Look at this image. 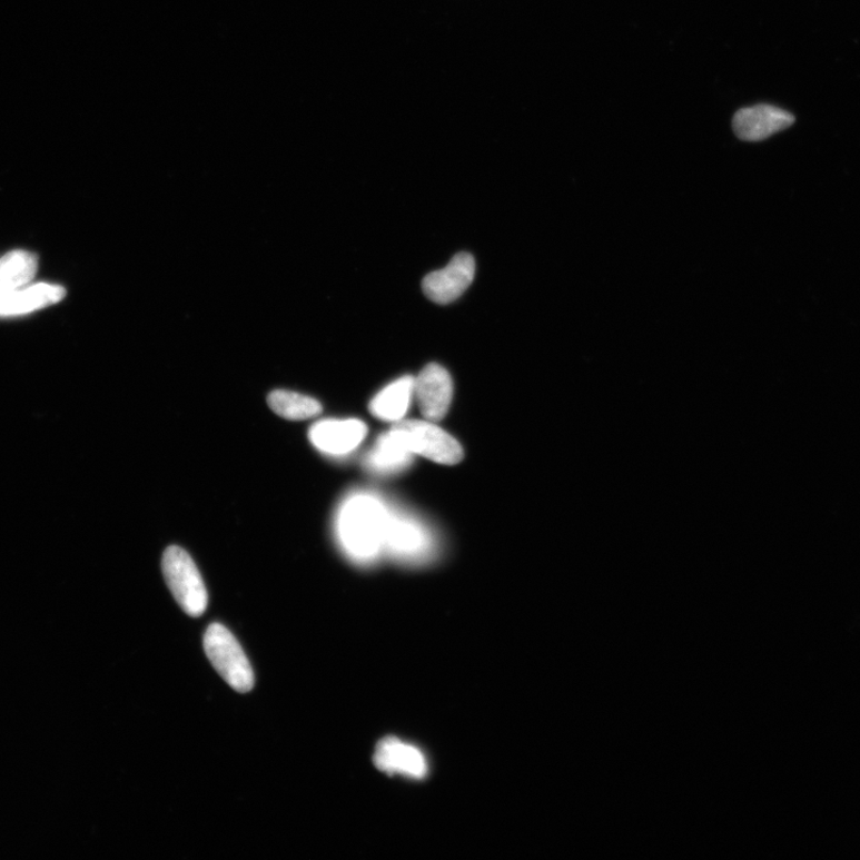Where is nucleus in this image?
Returning <instances> with one entry per match:
<instances>
[{
  "label": "nucleus",
  "instance_id": "12",
  "mask_svg": "<svg viewBox=\"0 0 860 860\" xmlns=\"http://www.w3.org/2000/svg\"><path fill=\"white\" fill-rule=\"evenodd\" d=\"M38 271V256L13 250L0 258V298L29 285Z\"/></svg>",
  "mask_w": 860,
  "mask_h": 860
},
{
  "label": "nucleus",
  "instance_id": "13",
  "mask_svg": "<svg viewBox=\"0 0 860 860\" xmlns=\"http://www.w3.org/2000/svg\"><path fill=\"white\" fill-rule=\"evenodd\" d=\"M412 459L413 453L389 431L380 436L375 449L369 453L367 463L376 472L393 473L408 466Z\"/></svg>",
  "mask_w": 860,
  "mask_h": 860
},
{
  "label": "nucleus",
  "instance_id": "1",
  "mask_svg": "<svg viewBox=\"0 0 860 860\" xmlns=\"http://www.w3.org/2000/svg\"><path fill=\"white\" fill-rule=\"evenodd\" d=\"M387 518L378 500L366 495L350 498L338 521L339 537L348 553L360 560L376 556L385 543Z\"/></svg>",
  "mask_w": 860,
  "mask_h": 860
},
{
  "label": "nucleus",
  "instance_id": "10",
  "mask_svg": "<svg viewBox=\"0 0 860 860\" xmlns=\"http://www.w3.org/2000/svg\"><path fill=\"white\" fill-rule=\"evenodd\" d=\"M65 296L67 290L58 285H30L0 298V317L28 315L61 302Z\"/></svg>",
  "mask_w": 860,
  "mask_h": 860
},
{
  "label": "nucleus",
  "instance_id": "14",
  "mask_svg": "<svg viewBox=\"0 0 860 860\" xmlns=\"http://www.w3.org/2000/svg\"><path fill=\"white\" fill-rule=\"evenodd\" d=\"M270 409L290 421H300L315 417L322 413V405L315 398L297 393L277 389L268 396Z\"/></svg>",
  "mask_w": 860,
  "mask_h": 860
},
{
  "label": "nucleus",
  "instance_id": "5",
  "mask_svg": "<svg viewBox=\"0 0 860 860\" xmlns=\"http://www.w3.org/2000/svg\"><path fill=\"white\" fill-rule=\"evenodd\" d=\"M475 274V258L467 253H461L454 256L445 268L428 274L422 287L432 302L446 305L462 297L472 286Z\"/></svg>",
  "mask_w": 860,
  "mask_h": 860
},
{
  "label": "nucleus",
  "instance_id": "3",
  "mask_svg": "<svg viewBox=\"0 0 860 860\" xmlns=\"http://www.w3.org/2000/svg\"><path fill=\"white\" fill-rule=\"evenodd\" d=\"M161 567L178 605L195 619L202 615L208 605V594L198 566L187 551L178 546H169Z\"/></svg>",
  "mask_w": 860,
  "mask_h": 860
},
{
  "label": "nucleus",
  "instance_id": "2",
  "mask_svg": "<svg viewBox=\"0 0 860 860\" xmlns=\"http://www.w3.org/2000/svg\"><path fill=\"white\" fill-rule=\"evenodd\" d=\"M204 648L209 662L235 691L247 693L254 689L251 664L229 630L218 623L208 626Z\"/></svg>",
  "mask_w": 860,
  "mask_h": 860
},
{
  "label": "nucleus",
  "instance_id": "8",
  "mask_svg": "<svg viewBox=\"0 0 860 860\" xmlns=\"http://www.w3.org/2000/svg\"><path fill=\"white\" fill-rule=\"evenodd\" d=\"M794 117L791 112L773 106L760 105L744 108L735 113L733 128L743 141L765 140L791 127Z\"/></svg>",
  "mask_w": 860,
  "mask_h": 860
},
{
  "label": "nucleus",
  "instance_id": "6",
  "mask_svg": "<svg viewBox=\"0 0 860 860\" xmlns=\"http://www.w3.org/2000/svg\"><path fill=\"white\" fill-rule=\"evenodd\" d=\"M414 397L421 414L427 421H442L453 397V382L449 373L441 365L429 364L414 380Z\"/></svg>",
  "mask_w": 860,
  "mask_h": 860
},
{
  "label": "nucleus",
  "instance_id": "11",
  "mask_svg": "<svg viewBox=\"0 0 860 860\" xmlns=\"http://www.w3.org/2000/svg\"><path fill=\"white\" fill-rule=\"evenodd\" d=\"M414 377L405 376L387 385L372 399L369 411L383 421L399 422L414 398Z\"/></svg>",
  "mask_w": 860,
  "mask_h": 860
},
{
  "label": "nucleus",
  "instance_id": "15",
  "mask_svg": "<svg viewBox=\"0 0 860 860\" xmlns=\"http://www.w3.org/2000/svg\"><path fill=\"white\" fill-rule=\"evenodd\" d=\"M385 543L403 555H416L426 546V534L422 528L404 518H387Z\"/></svg>",
  "mask_w": 860,
  "mask_h": 860
},
{
  "label": "nucleus",
  "instance_id": "7",
  "mask_svg": "<svg viewBox=\"0 0 860 860\" xmlns=\"http://www.w3.org/2000/svg\"><path fill=\"white\" fill-rule=\"evenodd\" d=\"M375 765L384 773L399 774L422 781L428 775L429 764L424 752L397 738L382 740L373 757Z\"/></svg>",
  "mask_w": 860,
  "mask_h": 860
},
{
  "label": "nucleus",
  "instance_id": "4",
  "mask_svg": "<svg viewBox=\"0 0 860 860\" xmlns=\"http://www.w3.org/2000/svg\"><path fill=\"white\" fill-rule=\"evenodd\" d=\"M392 432L413 454L435 463L456 465L464 458L461 444L431 421H399Z\"/></svg>",
  "mask_w": 860,
  "mask_h": 860
},
{
  "label": "nucleus",
  "instance_id": "9",
  "mask_svg": "<svg viewBox=\"0 0 860 860\" xmlns=\"http://www.w3.org/2000/svg\"><path fill=\"white\" fill-rule=\"evenodd\" d=\"M367 427L359 419H327L318 422L308 433L319 451L332 456H344L365 439Z\"/></svg>",
  "mask_w": 860,
  "mask_h": 860
}]
</instances>
